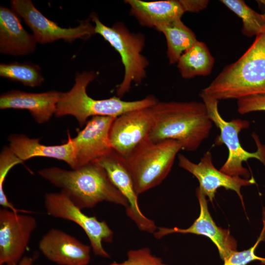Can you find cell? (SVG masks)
<instances>
[{"instance_id": "cell-13", "label": "cell", "mask_w": 265, "mask_h": 265, "mask_svg": "<svg viewBox=\"0 0 265 265\" xmlns=\"http://www.w3.org/2000/svg\"><path fill=\"white\" fill-rule=\"evenodd\" d=\"M179 166L195 176L199 183L198 188L212 202L216 190L220 187L235 191L243 203L241 188L255 184L253 177L242 178L228 175L213 165L212 153L206 152L198 163H194L184 155L178 157Z\"/></svg>"}, {"instance_id": "cell-2", "label": "cell", "mask_w": 265, "mask_h": 265, "mask_svg": "<svg viewBox=\"0 0 265 265\" xmlns=\"http://www.w3.org/2000/svg\"><path fill=\"white\" fill-rule=\"evenodd\" d=\"M38 174L60 188L80 210L106 201L129 207L127 200L112 184L105 170L95 162L67 170L57 167L41 169Z\"/></svg>"}, {"instance_id": "cell-8", "label": "cell", "mask_w": 265, "mask_h": 265, "mask_svg": "<svg viewBox=\"0 0 265 265\" xmlns=\"http://www.w3.org/2000/svg\"><path fill=\"white\" fill-rule=\"evenodd\" d=\"M44 205L47 213L53 217L71 221L80 226L86 234L94 254L110 258L102 245L103 241L111 242L113 233L105 221L89 216L75 206L62 192L48 193L45 196Z\"/></svg>"}, {"instance_id": "cell-5", "label": "cell", "mask_w": 265, "mask_h": 265, "mask_svg": "<svg viewBox=\"0 0 265 265\" xmlns=\"http://www.w3.org/2000/svg\"><path fill=\"white\" fill-rule=\"evenodd\" d=\"M182 149L181 144L176 140L153 142L148 138L124 158L138 195L159 185L165 179Z\"/></svg>"}, {"instance_id": "cell-11", "label": "cell", "mask_w": 265, "mask_h": 265, "mask_svg": "<svg viewBox=\"0 0 265 265\" xmlns=\"http://www.w3.org/2000/svg\"><path fill=\"white\" fill-rule=\"evenodd\" d=\"M151 107L126 112L113 122L109 133L110 144L124 158L149 138L153 123Z\"/></svg>"}, {"instance_id": "cell-1", "label": "cell", "mask_w": 265, "mask_h": 265, "mask_svg": "<svg viewBox=\"0 0 265 265\" xmlns=\"http://www.w3.org/2000/svg\"><path fill=\"white\" fill-rule=\"evenodd\" d=\"M151 108L153 123L149 139L153 142L174 140L182 149L195 151L209 136L213 123L203 102L158 101Z\"/></svg>"}, {"instance_id": "cell-3", "label": "cell", "mask_w": 265, "mask_h": 265, "mask_svg": "<svg viewBox=\"0 0 265 265\" xmlns=\"http://www.w3.org/2000/svg\"><path fill=\"white\" fill-rule=\"evenodd\" d=\"M202 92L218 101L265 95V30Z\"/></svg>"}, {"instance_id": "cell-22", "label": "cell", "mask_w": 265, "mask_h": 265, "mask_svg": "<svg viewBox=\"0 0 265 265\" xmlns=\"http://www.w3.org/2000/svg\"><path fill=\"white\" fill-rule=\"evenodd\" d=\"M214 64V57L206 44L197 41L182 54L177 62V67L182 77L189 79L208 76Z\"/></svg>"}, {"instance_id": "cell-31", "label": "cell", "mask_w": 265, "mask_h": 265, "mask_svg": "<svg viewBox=\"0 0 265 265\" xmlns=\"http://www.w3.org/2000/svg\"><path fill=\"white\" fill-rule=\"evenodd\" d=\"M256 1L261 8L263 10L264 13L265 14V0H256Z\"/></svg>"}, {"instance_id": "cell-14", "label": "cell", "mask_w": 265, "mask_h": 265, "mask_svg": "<svg viewBox=\"0 0 265 265\" xmlns=\"http://www.w3.org/2000/svg\"><path fill=\"white\" fill-rule=\"evenodd\" d=\"M196 194L200 205V214L193 224L186 229L159 227L154 233L158 239L173 233L193 234L206 236L216 246L220 258L223 261L234 251H237V243L229 230L217 226L208 209L205 195L197 187Z\"/></svg>"}, {"instance_id": "cell-23", "label": "cell", "mask_w": 265, "mask_h": 265, "mask_svg": "<svg viewBox=\"0 0 265 265\" xmlns=\"http://www.w3.org/2000/svg\"><path fill=\"white\" fill-rule=\"evenodd\" d=\"M220 2L241 19V31L245 36L256 37L265 30V14L258 13L242 0H221Z\"/></svg>"}, {"instance_id": "cell-6", "label": "cell", "mask_w": 265, "mask_h": 265, "mask_svg": "<svg viewBox=\"0 0 265 265\" xmlns=\"http://www.w3.org/2000/svg\"><path fill=\"white\" fill-rule=\"evenodd\" d=\"M200 97L206 106L209 117L220 131L214 144H224L228 149V158L220 170L231 176H242L245 179H249L250 173L243 166L242 163L254 158L260 161L265 167V145L262 144L258 135L253 132L252 136L256 143L257 150L254 152L246 151L241 145L239 134L242 130L249 127V122L241 119L225 120L218 110L219 101L203 92L200 93Z\"/></svg>"}, {"instance_id": "cell-7", "label": "cell", "mask_w": 265, "mask_h": 265, "mask_svg": "<svg viewBox=\"0 0 265 265\" xmlns=\"http://www.w3.org/2000/svg\"><path fill=\"white\" fill-rule=\"evenodd\" d=\"M90 18L95 24L96 34H99L120 54L124 67L123 79L116 90L117 96L121 98L129 92L132 82L140 83L146 76L148 60L141 54L145 37L142 33H132L122 23L112 26L103 24L95 13Z\"/></svg>"}, {"instance_id": "cell-15", "label": "cell", "mask_w": 265, "mask_h": 265, "mask_svg": "<svg viewBox=\"0 0 265 265\" xmlns=\"http://www.w3.org/2000/svg\"><path fill=\"white\" fill-rule=\"evenodd\" d=\"M116 117L94 116L72 138L76 153L77 168L94 162L112 148L109 139L111 125Z\"/></svg>"}, {"instance_id": "cell-21", "label": "cell", "mask_w": 265, "mask_h": 265, "mask_svg": "<svg viewBox=\"0 0 265 265\" xmlns=\"http://www.w3.org/2000/svg\"><path fill=\"white\" fill-rule=\"evenodd\" d=\"M155 28L165 37L167 56L171 64L177 63L182 54L198 41L195 33L181 18L162 24Z\"/></svg>"}, {"instance_id": "cell-12", "label": "cell", "mask_w": 265, "mask_h": 265, "mask_svg": "<svg viewBox=\"0 0 265 265\" xmlns=\"http://www.w3.org/2000/svg\"><path fill=\"white\" fill-rule=\"evenodd\" d=\"M94 162L105 170L112 184L127 200L129 204V207L126 209L127 215L139 230L154 234L158 228L155 222L144 215L140 209L138 194L124 158L112 149Z\"/></svg>"}, {"instance_id": "cell-4", "label": "cell", "mask_w": 265, "mask_h": 265, "mask_svg": "<svg viewBox=\"0 0 265 265\" xmlns=\"http://www.w3.org/2000/svg\"><path fill=\"white\" fill-rule=\"evenodd\" d=\"M96 77L93 71L77 73L72 88L68 92H62L56 105L55 116L72 115L80 126L83 127L90 117H117L132 110L151 107L158 102L153 96L132 101H124L117 96L106 99H94L87 95L86 88Z\"/></svg>"}, {"instance_id": "cell-19", "label": "cell", "mask_w": 265, "mask_h": 265, "mask_svg": "<svg viewBox=\"0 0 265 265\" xmlns=\"http://www.w3.org/2000/svg\"><path fill=\"white\" fill-rule=\"evenodd\" d=\"M20 16L12 9L0 7V52L15 56L33 53L36 41L22 25Z\"/></svg>"}, {"instance_id": "cell-30", "label": "cell", "mask_w": 265, "mask_h": 265, "mask_svg": "<svg viewBox=\"0 0 265 265\" xmlns=\"http://www.w3.org/2000/svg\"><path fill=\"white\" fill-rule=\"evenodd\" d=\"M18 265H33V259L31 257L24 256Z\"/></svg>"}, {"instance_id": "cell-17", "label": "cell", "mask_w": 265, "mask_h": 265, "mask_svg": "<svg viewBox=\"0 0 265 265\" xmlns=\"http://www.w3.org/2000/svg\"><path fill=\"white\" fill-rule=\"evenodd\" d=\"M61 94L54 90L34 93L12 90L0 95V108L28 110L37 123L42 124L55 114Z\"/></svg>"}, {"instance_id": "cell-9", "label": "cell", "mask_w": 265, "mask_h": 265, "mask_svg": "<svg viewBox=\"0 0 265 265\" xmlns=\"http://www.w3.org/2000/svg\"><path fill=\"white\" fill-rule=\"evenodd\" d=\"M12 9L31 29L37 42L44 44L63 39L72 43L76 39L86 40L95 33L90 18L80 22L75 27L63 28L44 16L30 0H13Z\"/></svg>"}, {"instance_id": "cell-28", "label": "cell", "mask_w": 265, "mask_h": 265, "mask_svg": "<svg viewBox=\"0 0 265 265\" xmlns=\"http://www.w3.org/2000/svg\"><path fill=\"white\" fill-rule=\"evenodd\" d=\"M237 110L240 114L265 111V95L249 96L237 100Z\"/></svg>"}, {"instance_id": "cell-29", "label": "cell", "mask_w": 265, "mask_h": 265, "mask_svg": "<svg viewBox=\"0 0 265 265\" xmlns=\"http://www.w3.org/2000/svg\"><path fill=\"white\" fill-rule=\"evenodd\" d=\"M186 12H198L205 9L209 1L207 0H181Z\"/></svg>"}, {"instance_id": "cell-24", "label": "cell", "mask_w": 265, "mask_h": 265, "mask_svg": "<svg viewBox=\"0 0 265 265\" xmlns=\"http://www.w3.org/2000/svg\"><path fill=\"white\" fill-rule=\"evenodd\" d=\"M0 76L30 86H39L44 81L39 66L29 62L0 64Z\"/></svg>"}, {"instance_id": "cell-16", "label": "cell", "mask_w": 265, "mask_h": 265, "mask_svg": "<svg viewBox=\"0 0 265 265\" xmlns=\"http://www.w3.org/2000/svg\"><path fill=\"white\" fill-rule=\"evenodd\" d=\"M91 248L57 229L48 231L39 243L42 254L58 265H87L90 261Z\"/></svg>"}, {"instance_id": "cell-26", "label": "cell", "mask_w": 265, "mask_h": 265, "mask_svg": "<svg viewBox=\"0 0 265 265\" xmlns=\"http://www.w3.org/2000/svg\"><path fill=\"white\" fill-rule=\"evenodd\" d=\"M263 226L261 232L255 244L248 249L241 251H235L223 260V265H247L250 263L258 261L265 265V258L257 256L256 249L261 241H265V210L263 212Z\"/></svg>"}, {"instance_id": "cell-10", "label": "cell", "mask_w": 265, "mask_h": 265, "mask_svg": "<svg viewBox=\"0 0 265 265\" xmlns=\"http://www.w3.org/2000/svg\"><path fill=\"white\" fill-rule=\"evenodd\" d=\"M36 226L32 216L5 208L0 210V265H18Z\"/></svg>"}, {"instance_id": "cell-18", "label": "cell", "mask_w": 265, "mask_h": 265, "mask_svg": "<svg viewBox=\"0 0 265 265\" xmlns=\"http://www.w3.org/2000/svg\"><path fill=\"white\" fill-rule=\"evenodd\" d=\"M67 141L59 145L41 144L38 138H30L23 134H14L8 137L9 148L22 161L34 157H46L63 160L72 169L77 168L75 149L72 138L67 132Z\"/></svg>"}, {"instance_id": "cell-27", "label": "cell", "mask_w": 265, "mask_h": 265, "mask_svg": "<svg viewBox=\"0 0 265 265\" xmlns=\"http://www.w3.org/2000/svg\"><path fill=\"white\" fill-rule=\"evenodd\" d=\"M109 265H168L159 257L153 255L148 247L129 250L127 259L120 263H112Z\"/></svg>"}, {"instance_id": "cell-25", "label": "cell", "mask_w": 265, "mask_h": 265, "mask_svg": "<svg viewBox=\"0 0 265 265\" xmlns=\"http://www.w3.org/2000/svg\"><path fill=\"white\" fill-rule=\"evenodd\" d=\"M21 160L11 150L9 147H4L0 155V205L3 208L8 209L16 212H26V211L16 209L8 201L3 189V184L10 170L15 165L23 163Z\"/></svg>"}, {"instance_id": "cell-20", "label": "cell", "mask_w": 265, "mask_h": 265, "mask_svg": "<svg viewBox=\"0 0 265 265\" xmlns=\"http://www.w3.org/2000/svg\"><path fill=\"white\" fill-rule=\"evenodd\" d=\"M130 6L131 14L142 26L155 27L181 18L186 12L181 0L145 1L125 0Z\"/></svg>"}]
</instances>
